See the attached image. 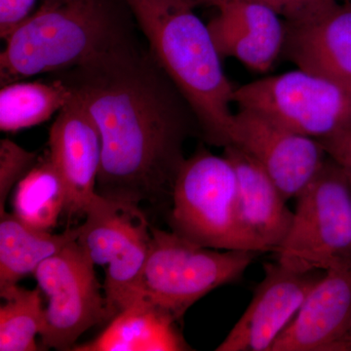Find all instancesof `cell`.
Instances as JSON below:
<instances>
[{
    "label": "cell",
    "instance_id": "9a60e30c",
    "mask_svg": "<svg viewBox=\"0 0 351 351\" xmlns=\"http://www.w3.org/2000/svg\"><path fill=\"white\" fill-rule=\"evenodd\" d=\"M282 55L298 69L351 88V3L298 24L286 23Z\"/></svg>",
    "mask_w": 351,
    "mask_h": 351
},
{
    "label": "cell",
    "instance_id": "d4e9b609",
    "mask_svg": "<svg viewBox=\"0 0 351 351\" xmlns=\"http://www.w3.org/2000/svg\"><path fill=\"white\" fill-rule=\"evenodd\" d=\"M320 143L328 156L351 176V126L331 138L320 141Z\"/></svg>",
    "mask_w": 351,
    "mask_h": 351
},
{
    "label": "cell",
    "instance_id": "ba28073f",
    "mask_svg": "<svg viewBox=\"0 0 351 351\" xmlns=\"http://www.w3.org/2000/svg\"><path fill=\"white\" fill-rule=\"evenodd\" d=\"M233 101L319 142L351 126V88L301 69L235 87Z\"/></svg>",
    "mask_w": 351,
    "mask_h": 351
},
{
    "label": "cell",
    "instance_id": "e0dca14e",
    "mask_svg": "<svg viewBox=\"0 0 351 351\" xmlns=\"http://www.w3.org/2000/svg\"><path fill=\"white\" fill-rule=\"evenodd\" d=\"M178 321L162 307L138 299L122 309L93 341L75 346V351L188 350Z\"/></svg>",
    "mask_w": 351,
    "mask_h": 351
},
{
    "label": "cell",
    "instance_id": "83f0119b",
    "mask_svg": "<svg viewBox=\"0 0 351 351\" xmlns=\"http://www.w3.org/2000/svg\"><path fill=\"white\" fill-rule=\"evenodd\" d=\"M345 2H348V3H351V0H345Z\"/></svg>",
    "mask_w": 351,
    "mask_h": 351
},
{
    "label": "cell",
    "instance_id": "5bb4252c",
    "mask_svg": "<svg viewBox=\"0 0 351 351\" xmlns=\"http://www.w3.org/2000/svg\"><path fill=\"white\" fill-rule=\"evenodd\" d=\"M208 24L221 58H233L251 71H269L282 55L286 24L270 7L256 0H228Z\"/></svg>",
    "mask_w": 351,
    "mask_h": 351
},
{
    "label": "cell",
    "instance_id": "7c38bea8",
    "mask_svg": "<svg viewBox=\"0 0 351 351\" xmlns=\"http://www.w3.org/2000/svg\"><path fill=\"white\" fill-rule=\"evenodd\" d=\"M351 350V258L325 270L271 351Z\"/></svg>",
    "mask_w": 351,
    "mask_h": 351
},
{
    "label": "cell",
    "instance_id": "44dd1931",
    "mask_svg": "<svg viewBox=\"0 0 351 351\" xmlns=\"http://www.w3.org/2000/svg\"><path fill=\"white\" fill-rule=\"evenodd\" d=\"M41 290L10 286L0 290L5 302L0 307V350H38L36 337L45 326Z\"/></svg>",
    "mask_w": 351,
    "mask_h": 351
},
{
    "label": "cell",
    "instance_id": "5b68a950",
    "mask_svg": "<svg viewBox=\"0 0 351 351\" xmlns=\"http://www.w3.org/2000/svg\"><path fill=\"white\" fill-rule=\"evenodd\" d=\"M152 235L137 300L154 302L177 321L211 291L237 282L260 255L206 248L152 226Z\"/></svg>",
    "mask_w": 351,
    "mask_h": 351
},
{
    "label": "cell",
    "instance_id": "4316f807",
    "mask_svg": "<svg viewBox=\"0 0 351 351\" xmlns=\"http://www.w3.org/2000/svg\"><path fill=\"white\" fill-rule=\"evenodd\" d=\"M73 1V0H44L43 2H50V3H66V2Z\"/></svg>",
    "mask_w": 351,
    "mask_h": 351
},
{
    "label": "cell",
    "instance_id": "7a4b0ae2",
    "mask_svg": "<svg viewBox=\"0 0 351 351\" xmlns=\"http://www.w3.org/2000/svg\"><path fill=\"white\" fill-rule=\"evenodd\" d=\"M152 59L195 115L209 144H230L235 87L226 75L208 25L186 0H126Z\"/></svg>",
    "mask_w": 351,
    "mask_h": 351
},
{
    "label": "cell",
    "instance_id": "4fadbf2b",
    "mask_svg": "<svg viewBox=\"0 0 351 351\" xmlns=\"http://www.w3.org/2000/svg\"><path fill=\"white\" fill-rule=\"evenodd\" d=\"M48 156L63 182L64 213L84 216L97 195L101 141L93 119L75 95L51 127Z\"/></svg>",
    "mask_w": 351,
    "mask_h": 351
},
{
    "label": "cell",
    "instance_id": "d6986e66",
    "mask_svg": "<svg viewBox=\"0 0 351 351\" xmlns=\"http://www.w3.org/2000/svg\"><path fill=\"white\" fill-rule=\"evenodd\" d=\"M62 80L45 82H12L0 91V129L16 132L38 125L60 112L73 99Z\"/></svg>",
    "mask_w": 351,
    "mask_h": 351
},
{
    "label": "cell",
    "instance_id": "30bf717a",
    "mask_svg": "<svg viewBox=\"0 0 351 351\" xmlns=\"http://www.w3.org/2000/svg\"><path fill=\"white\" fill-rule=\"evenodd\" d=\"M228 145H234L253 157L287 201L306 188L328 158L319 141L244 108L234 113Z\"/></svg>",
    "mask_w": 351,
    "mask_h": 351
},
{
    "label": "cell",
    "instance_id": "8992f818",
    "mask_svg": "<svg viewBox=\"0 0 351 351\" xmlns=\"http://www.w3.org/2000/svg\"><path fill=\"white\" fill-rule=\"evenodd\" d=\"M290 230L276 253L295 271L327 270L351 258V184L348 172L328 156L295 197Z\"/></svg>",
    "mask_w": 351,
    "mask_h": 351
},
{
    "label": "cell",
    "instance_id": "603a6c76",
    "mask_svg": "<svg viewBox=\"0 0 351 351\" xmlns=\"http://www.w3.org/2000/svg\"><path fill=\"white\" fill-rule=\"evenodd\" d=\"M274 9L286 23L298 24L313 20L332 7L338 0H256Z\"/></svg>",
    "mask_w": 351,
    "mask_h": 351
},
{
    "label": "cell",
    "instance_id": "9c48e42d",
    "mask_svg": "<svg viewBox=\"0 0 351 351\" xmlns=\"http://www.w3.org/2000/svg\"><path fill=\"white\" fill-rule=\"evenodd\" d=\"M34 276L48 298L40 335L44 348L71 350L87 330L114 317L101 294L95 265L77 239L44 261Z\"/></svg>",
    "mask_w": 351,
    "mask_h": 351
},
{
    "label": "cell",
    "instance_id": "f1b7e54d",
    "mask_svg": "<svg viewBox=\"0 0 351 351\" xmlns=\"http://www.w3.org/2000/svg\"><path fill=\"white\" fill-rule=\"evenodd\" d=\"M348 176H350V184H351V176L350 174H348Z\"/></svg>",
    "mask_w": 351,
    "mask_h": 351
},
{
    "label": "cell",
    "instance_id": "7402d4cb",
    "mask_svg": "<svg viewBox=\"0 0 351 351\" xmlns=\"http://www.w3.org/2000/svg\"><path fill=\"white\" fill-rule=\"evenodd\" d=\"M38 154L5 138L0 142V213L14 186L38 163Z\"/></svg>",
    "mask_w": 351,
    "mask_h": 351
},
{
    "label": "cell",
    "instance_id": "ac0fdd59",
    "mask_svg": "<svg viewBox=\"0 0 351 351\" xmlns=\"http://www.w3.org/2000/svg\"><path fill=\"white\" fill-rule=\"evenodd\" d=\"M80 228L59 234L25 225L15 214L0 213V290L34 274L44 262L80 237Z\"/></svg>",
    "mask_w": 351,
    "mask_h": 351
},
{
    "label": "cell",
    "instance_id": "6da1fadb",
    "mask_svg": "<svg viewBox=\"0 0 351 351\" xmlns=\"http://www.w3.org/2000/svg\"><path fill=\"white\" fill-rule=\"evenodd\" d=\"M62 80L100 133L97 193L170 208L195 115L154 60L119 38Z\"/></svg>",
    "mask_w": 351,
    "mask_h": 351
},
{
    "label": "cell",
    "instance_id": "8fae6325",
    "mask_svg": "<svg viewBox=\"0 0 351 351\" xmlns=\"http://www.w3.org/2000/svg\"><path fill=\"white\" fill-rule=\"evenodd\" d=\"M263 272L250 304L217 351H271L325 270L295 271L277 262L265 263Z\"/></svg>",
    "mask_w": 351,
    "mask_h": 351
},
{
    "label": "cell",
    "instance_id": "277c9868",
    "mask_svg": "<svg viewBox=\"0 0 351 351\" xmlns=\"http://www.w3.org/2000/svg\"><path fill=\"white\" fill-rule=\"evenodd\" d=\"M168 225L176 234L206 248L263 253L240 223L232 163L203 147L178 173Z\"/></svg>",
    "mask_w": 351,
    "mask_h": 351
},
{
    "label": "cell",
    "instance_id": "3957f363",
    "mask_svg": "<svg viewBox=\"0 0 351 351\" xmlns=\"http://www.w3.org/2000/svg\"><path fill=\"white\" fill-rule=\"evenodd\" d=\"M120 38L100 0L43 2L6 39L0 55L1 84L80 66Z\"/></svg>",
    "mask_w": 351,
    "mask_h": 351
},
{
    "label": "cell",
    "instance_id": "ffe728a7",
    "mask_svg": "<svg viewBox=\"0 0 351 351\" xmlns=\"http://www.w3.org/2000/svg\"><path fill=\"white\" fill-rule=\"evenodd\" d=\"M12 204L13 213L25 225L44 232L57 225L64 212L66 193L48 154L18 182Z\"/></svg>",
    "mask_w": 351,
    "mask_h": 351
},
{
    "label": "cell",
    "instance_id": "cb8c5ba5",
    "mask_svg": "<svg viewBox=\"0 0 351 351\" xmlns=\"http://www.w3.org/2000/svg\"><path fill=\"white\" fill-rule=\"evenodd\" d=\"M36 0H0V36L7 39L31 17Z\"/></svg>",
    "mask_w": 351,
    "mask_h": 351
},
{
    "label": "cell",
    "instance_id": "484cf974",
    "mask_svg": "<svg viewBox=\"0 0 351 351\" xmlns=\"http://www.w3.org/2000/svg\"><path fill=\"white\" fill-rule=\"evenodd\" d=\"M189 5L193 8L200 5L219 7L221 4L225 3L228 0H186Z\"/></svg>",
    "mask_w": 351,
    "mask_h": 351
},
{
    "label": "cell",
    "instance_id": "2e32d148",
    "mask_svg": "<svg viewBox=\"0 0 351 351\" xmlns=\"http://www.w3.org/2000/svg\"><path fill=\"white\" fill-rule=\"evenodd\" d=\"M223 156L237 173V212L242 228L263 253H276L290 230L294 212L253 157L234 145L223 147Z\"/></svg>",
    "mask_w": 351,
    "mask_h": 351
},
{
    "label": "cell",
    "instance_id": "52a82bcc",
    "mask_svg": "<svg viewBox=\"0 0 351 351\" xmlns=\"http://www.w3.org/2000/svg\"><path fill=\"white\" fill-rule=\"evenodd\" d=\"M77 241L95 265L105 267V295L113 314L137 301L152 235L141 205L97 193L84 212Z\"/></svg>",
    "mask_w": 351,
    "mask_h": 351
}]
</instances>
